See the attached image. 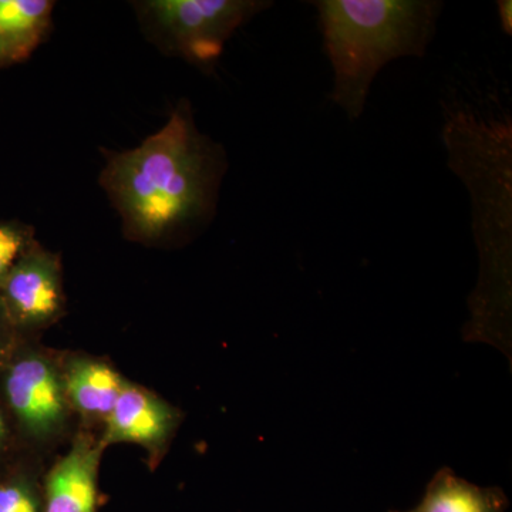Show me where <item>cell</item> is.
Returning a JSON list of instances; mask_svg holds the SVG:
<instances>
[{"label":"cell","instance_id":"obj_1","mask_svg":"<svg viewBox=\"0 0 512 512\" xmlns=\"http://www.w3.org/2000/svg\"><path fill=\"white\" fill-rule=\"evenodd\" d=\"M228 161L201 133L190 101L133 150L107 156L100 185L123 222L124 237L148 247L177 244L214 220Z\"/></svg>","mask_w":512,"mask_h":512},{"label":"cell","instance_id":"obj_2","mask_svg":"<svg viewBox=\"0 0 512 512\" xmlns=\"http://www.w3.org/2000/svg\"><path fill=\"white\" fill-rule=\"evenodd\" d=\"M441 137L448 168L470 195L480 258L464 340L488 343L511 359L512 120L504 111L453 106L446 110Z\"/></svg>","mask_w":512,"mask_h":512},{"label":"cell","instance_id":"obj_3","mask_svg":"<svg viewBox=\"0 0 512 512\" xmlns=\"http://www.w3.org/2000/svg\"><path fill=\"white\" fill-rule=\"evenodd\" d=\"M333 72L330 100L349 121L366 109L377 74L403 57H424L437 33L440 0H315Z\"/></svg>","mask_w":512,"mask_h":512},{"label":"cell","instance_id":"obj_4","mask_svg":"<svg viewBox=\"0 0 512 512\" xmlns=\"http://www.w3.org/2000/svg\"><path fill=\"white\" fill-rule=\"evenodd\" d=\"M0 394L23 447L45 458L79 426L64 390L60 353L23 338L0 369Z\"/></svg>","mask_w":512,"mask_h":512},{"label":"cell","instance_id":"obj_5","mask_svg":"<svg viewBox=\"0 0 512 512\" xmlns=\"http://www.w3.org/2000/svg\"><path fill=\"white\" fill-rule=\"evenodd\" d=\"M141 32L167 56L211 73L241 26L272 8L269 0H140L131 2Z\"/></svg>","mask_w":512,"mask_h":512},{"label":"cell","instance_id":"obj_6","mask_svg":"<svg viewBox=\"0 0 512 512\" xmlns=\"http://www.w3.org/2000/svg\"><path fill=\"white\" fill-rule=\"evenodd\" d=\"M0 301L23 338H37L66 313L59 254L33 242L0 284Z\"/></svg>","mask_w":512,"mask_h":512},{"label":"cell","instance_id":"obj_7","mask_svg":"<svg viewBox=\"0 0 512 512\" xmlns=\"http://www.w3.org/2000/svg\"><path fill=\"white\" fill-rule=\"evenodd\" d=\"M184 414L146 387L126 380L119 399L100 433L104 448L113 444H136L158 464L173 441Z\"/></svg>","mask_w":512,"mask_h":512},{"label":"cell","instance_id":"obj_8","mask_svg":"<svg viewBox=\"0 0 512 512\" xmlns=\"http://www.w3.org/2000/svg\"><path fill=\"white\" fill-rule=\"evenodd\" d=\"M64 390L79 429H103L126 377L109 360L86 353H60Z\"/></svg>","mask_w":512,"mask_h":512},{"label":"cell","instance_id":"obj_9","mask_svg":"<svg viewBox=\"0 0 512 512\" xmlns=\"http://www.w3.org/2000/svg\"><path fill=\"white\" fill-rule=\"evenodd\" d=\"M53 0H0V70L26 62L53 28Z\"/></svg>","mask_w":512,"mask_h":512},{"label":"cell","instance_id":"obj_10","mask_svg":"<svg viewBox=\"0 0 512 512\" xmlns=\"http://www.w3.org/2000/svg\"><path fill=\"white\" fill-rule=\"evenodd\" d=\"M508 505L500 487H480L444 467L431 478L417 507L389 512H507Z\"/></svg>","mask_w":512,"mask_h":512},{"label":"cell","instance_id":"obj_11","mask_svg":"<svg viewBox=\"0 0 512 512\" xmlns=\"http://www.w3.org/2000/svg\"><path fill=\"white\" fill-rule=\"evenodd\" d=\"M45 463L23 451L0 467V512H45Z\"/></svg>","mask_w":512,"mask_h":512},{"label":"cell","instance_id":"obj_12","mask_svg":"<svg viewBox=\"0 0 512 512\" xmlns=\"http://www.w3.org/2000/svg\"><path fill=\"white\" fill-rule=\"evenodd\" d=\"M35 241L32 225L19 220H0V284Z\"/></svg>","mask_w":512,"mask_h":512},{"label":"cell","instance_id":"obj_13","mask_svg":"<svg viewBox=\"0 0 512 512\" xmlns=\"http://www.w3.org/2000/svg\"><path fill=\"white\" fill-rule=\"evenodd\" d=\"M23 451L28 450L23 447L15 423H13L8 407L0 394V467L18 457Z\"/></svg>","mask_w":512,"mask_h":512},{"label":"cell","instance_id":"obj_14","mask_svg":"<svg viewBox=\"0 0 512 512\" xmlns=\"http://www.w3.org/2000/svg\"><path fill=\"white\" fill-rule=\"evenodd\" d=\"M23 336H20L18 330L10 322L8 313L5 311L2 301H0V369L5 365L6 360L12 355L13 350Z\"/></svg>","mask_w":512,"mask_h":512},{"label":"cell","instance_id":"obj_15","mask_svg":"<svg viewBox=\"0 0 512 512\" xmlns=\"http://www.w3.org/2000/svg\"><path fill=\"white\" fill-rule=\"evenodd\" d=\"M498 16H500L501 29L505 35H512V2L511 0H498Z\"/></svg>","mask_w":512,"mask_h":512}]
</instances>
